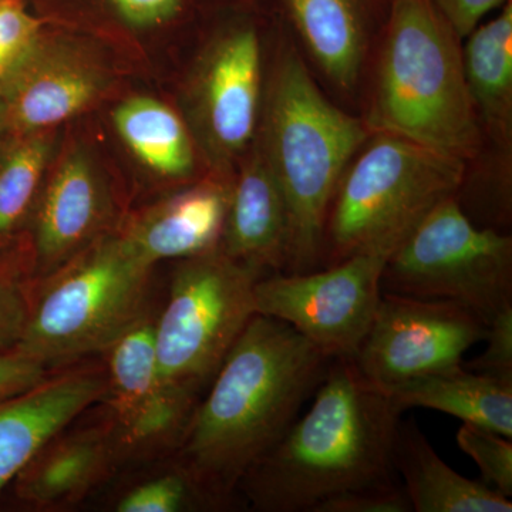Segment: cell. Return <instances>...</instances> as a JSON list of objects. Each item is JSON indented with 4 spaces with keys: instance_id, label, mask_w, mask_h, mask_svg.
I'll use <instances>...</instances> for the list:
<instances>
[{
    "instance_id": "obj_8",
    "label": "cell",
    "mask_w": 512,
    "mask_h": 512,
    "mask_svg": "<svg viewBox=\"0 0 512 512\" xmlns=\"http://www.w3.org/2000/svg\"><path fill=\"white\" fill-rule=\"evenodd\" d=\"M262 276L220 248L178 261L156 315L158 363L167 382L197 390L211 382L256 315Z\"/></svg>"
},
{
    "instance_id": "obj_10",
    "label": "cell",
    "mask_w": 512,
    "mask_h": 512,
    "mask_svg": "<svg viewBox=\"0 0 512 512\" xmlns=\"http://www.w3.org/2000/svg\"><path fill=\"white\" fill-rule=\"evenodd\" d=\"M485 332L483 319L460 303L383 292L352 360L366 380L386 392L463 365Z\"/></svg>"
},
{
    "instance_id": "obj_6",
    "label": "cell",
    "mask_w": 512,
    "mask_h": 512,
    "mask_svg": "<svg viewBox=\"0 0 512 512\" xmlns=\"http://www.w3.org/2000/svg\"><path fill=\"white\" fill-rule=\"evenodd\" d=\"M343 175L325 232L328 265L377 247L397 249L427 212L457 197L461 158L380 133Z\"/></svg>"
},
{
    "instance_id": "obj_12",
    "label": "cell",
    "mask_w": 512,
    "mask_h": 512,
    "mask_svg": "<svg viewBox=\"0 0 512 512\" xmlns=\"http://www.w3.org/2000/svg\"><path fill=\"white\" fill-rule=\"evenodd\" d=\"M116 201L87 151H70L46 178L25 241L33 281L46 278L113 234Z\"/></svg>"
},
{
    "instance_id": "obj_9",
    "label": "cell",
    "mask_w": 512,
    "mask_h": 512,
    "mask_svg": "<svg viewBox=\"0 0 512 512\" xmlns=\"http://www.w3.org/2000/svg\"><path fill=\"white\" fill-rule=\"evenodd\" d=\"M394 251L370 248L323 269L262 276L256 313L288 323L330 360L353 359L375 318Z\"/></svg>"
},
{
    "instance_id": "obj_22",
    "label": "cell",
    "mask_w": 512,
    "mask_h": 512,
    "mask_svg": "<svg viewBox=\"0 0 512 512\" xmlns=\"http://www.w3.org/2000/svg\"><path fill=\"white\" fill-rule=\"evenodd\" d=\"M461 52L464 77L477 113L501 136L511 127L512 110V5L480 23L466 37Z\"/></svg>"
},
{
    "instance_id": "obj_28",
    "label": "cell",
    "mask_w": 512,
    "mask_h": 512,
    "mask_svg": "<svg viewBox=\"0 0 512 512\" xmlns=\"http://www.w3.org/2000/svg\"><path fill=\"white\" fill-rule=\"evenodd\" d=\"M487 349L483 355L464 363V369L512 383V305L488 322L485 332Z\"/></svg>"
},
{
    "instance_id": "obj_14",
    "label": "cell",
    "mask_w": 512,
    "mask_h": 512,
    "mask_svg": "<svg viewBox=\"0 0 512 512\" xmlns=\"http://www.w3.org/2000/svg\"><path fill=\"white\" fill-rule=\"evenodd\" d=\"M10 82L6 119L20 136L52 131L86 110L107 86L103 63L72 43L36 40L18 57Z\"/></svg>"
},
{
    "instance_id": "obj_7",
    "label": "cell",
    "mask_w": 512,
    "mask_h": 512,
    "mask_svg": "<svg viewBox=\"0 0 512 512\" xmlns=\"http://www.w3.org/2000/svg\"><path fill=\"white\" fill-rule=\"evenodd\" d=\"M382 292L460 303L488 325L512 305V238L478 227L456 197L447 198L390 256Z\"/></svg>"
},
{
    "instance_id": "obj_23",
    "label": "cell",
    "mask_w": 512,
    "mask_h": 512,
    "mask_svg": "<svg viewBox=\"0 0 512 512\" xmlns=\"http://www.w3.org/2000/svg\"><path fill=\"white\" fill-rule=\"evenodd\" d=\"M121 140L148 170L168 180L194 173V148L187 127L173 109L151 97H131L113 111Z\"/></svg>"
},
{
    "instance_id": "obj_2",
    "label": "cell",
    "mask_w": 512,
    "mask_h": 512,
    "mask_svg": "<svg viewBox=\"0 0 512 512\" xmlns=\"http://www.w3.org/2000/svg\"><path fill=\"white\" fill-rule=\"evenodd\" d=\"M311 409L249 468L238 488L255 511L313 512L335 495L399 483V410L352 359L330 360Z\"/></svg>"
},
{
    "instance_id": "obj_13",
    "label": "cell",
    "mask_w": 512,
    "mask_h": 512,
    "mask_svg": "<svg viewBox=\"0 0 512 512\" xmlns=\"http://www.w3.org/2000/svg\"><path fill=\"white\" fill-rule=\"evenodd\" d=\"M259 104V37L251 26H238L212 43L194 87L198 130L217 163H229L247 150L258 123Z\"/></svg>"
},
{
    "instance_id": "obj_33",
    "label": "cell",
    "mask_w": 512,
    "mask_h": 512,
    "mask_svg": "<svg viewBox=\"0 0 512 512\" xmlns=\"http://www.w3.org/2000/svg\"><path fill=\"white\" fill-rule=\"evenodd\" d=\"M121 18L136 28H154L174 19L183 0H111Z\"/></svg>"
},
{
    "instance_id": "obj_30",
    "label": "cell",
    "mask_w": 512,
    "mask_h": 512,
    "mask_svg": "<svg viewBox=\"0 0 512 512\" xmlns=\"http://www.w3.org/2000/svg\"><path fill=\"white\" fill-rule=\"evenodd\" d=\"M39 22L18 0H0V72L18 59L37 37Z\"/></svg>"
},
{
    "instance_id": "obj_31",
    "label": "cell",
    "mask_w": 512,
    "mask_h": 512,
    "mask_svg": "<svg viewBox=\"0 0 512 512\" xmlns=\"http://www.w3.org/2000/svg\"><path fill=\"white\" fill-rule=\"evenodd\" d=\"M50 373L42 363L20 355L16 350L0 352V400L32 389Z\"/></svg>"
},
{
    "instance_id": "obj_24",
    "label": "cell",
    "mask_w": 512,
    "mask_h": 512,
    "mask_svg": "<svg viewBox=\"0 0 512 512\" xmlns=\"http://www.w3.org/2000/svg\"><path fill=\"white\" fill-rule=\"evenodd\" d=\"M52 131L20 136L0 158V249L22 241L46 181Z\"/></svg>"
},
{
    "instance_id": "obj_19",
    "label": "cell",
    "mask_w": 512,
    "mask_h": 512,
    "mask_svg": "<svg viewBox=\"0 0 512 512\" xmlns=\"http://www.w3.org/2000/svg\"><path fill=\"white\" fill-rule=\"evenodd\" d=\"M394 468L416 512H511L510 498L458 474L436 453L416 421H400Z\"/></svg>"
},
{
    "instance_id": "obj_20",
    "label": "cell",
    "mask_w": 512,
    "mask_h": 512,
    "mask_svg": "<svg viewBox=\"0 0 512 512\" xmlns=\"http://www.w3.org/2000/svg\"><path fill=\"white\" fill-rule=\"evenodd\" d=\"M286 15L322 72L343 90L355 86L375 0H282Z\"/></svg>"
},
{
    "instance_id": "obj_16",
    "label": "cell",
    "mask_w": 512,
    "mask_h": 512,
    "mask_svg": "<svg viewBox=\"0 0 512 512\" xmlns=\"http://www.w3.org/2000/svg\"><path fill=\"white\" fill-rule=\"evenodd\" d=\"M232 183L207 180L174 192L117 229L148 265L183 261L220 245Z\"/></svg>"
},
{
    "instance_id": "obj_3",
    "label": "cell",
    "mask_w": 512,
    "mask_h": 512,
    "mask_svg": "<svg viewBox=\"0 0 512 512\" xmlns=\"http://www.w3.org/2000/svg\"><path fill=\"white\" fill-rule=\"evenodd\" d=\"M366 137L365 124L330 103L299 53L285 49L272 77L259 147L288 210L286 274L319 269L336 191Z\"/></svg>"
},
{
    "instance_id": "obj_17",
    "label": "cell",
    "mask_w": 512,
    "mask_h": 512,
    "mask_svg": "<svg viewBox=\"0 0 512 512\" xmlns=\"http://www.w3.org/2000/svg\"><path fill=\"white\" fill-rule=\"evenodd\" d=\"M66 429L47 441L13 481V493L20 503L35 510L79 503L121 463L109 420L84 429Z\"/></svg>"
},
{
    "instance_id": "obj_5",
    "label": "cell",
    "mask_w": 512,
    "mask_h": 512,
    "mask_svg": "<svg viewBox=\"0 0 512 512\" xmlns=\"http://www.w3.org/2000/svg\"><path fill=\"white\" fill-rule=\"evenodd\" d=\"M119 231L33 284L28 325L16 348L47 369L103 353L150 309L151 272Z\"/></svg>"
},
{
    "instance_id": "obj_21",
    "label": "cell",
    "mask_w": 512,
    "mask_h": 512,
    "mask_svg": "<svg viewBox=\"0 0 512 512\" xmlns=\"http://www.w3.org/2000/svg\"><path fill=\"white\" fill-rule=\"evenodd\" d=\"M400 413L430 409L512 437V383L480 375L463 365L420 377L384 392Z\"/></svg>"
},
{
    "instance_id": "obj_32",
    "label": "cell",
    "mask_w": 512,
    "mask_h": 512,
    "mask_svg": "<svg viewBox=\"0 0 512 512\" xmlns=\"http://www.w3.org/2000/svg\"><path fill=\"white\" fill-rule=\"evenodd\" d=\"M460 42L507 0H431Z\"/></svg>"
},
{
    "instance_id": "obj_27",
    "label": "cell",
    "mask_w": 512,
    "mask_h": 512,
    "mask_svg": "<svg viewBox=\"0 0 512 512\" xmlns=\"http://www.w3.org/2000/svg\"><path fill=\"white\" fill-rule=\"evenodd\" d=\"M461 451L476 461L483 483L504 497H512V443L508 437L463 423L456 436Z\"/></svg>"
},
{
    "instance_id": "obj_18",
    "label": "cell",
    "mask_w": 512,
    "mask_h": 512,
    "mask_svg": "<svg viewBox=\"0 0 512 512\" xmlns=\"http://www.w3.org/2000/svg\"><path fill=\"white\" fill-rule=\"evenodd\" d=\"M289 238L284 195L261 147H256L232 181L218 248L234 261L262 274H278L288 268Z\"/></svg>"
},
{
    "instance_id": "obj_1",
    "label": "cell",
    "mask_w": 512,
    "mask_h": 512,
    "mask_svg": "<svg viewBox=\"0 0 512 512\" xmlns=\"http://www.w3.org/2000/svg\"><path fill=\"white\" fill-rule=\"evenodd\" d=\"M329 363L291 325L256 313L198 400L178 460L231 504L241 478L295 423Z\"/></svg>"
},
{
    "instance_id": "obj_25",
    "label": "cell",
    "mask_w": 512,
    "mask_h": 512,
    "mask_svg": "<svg viewBox=\"0 0 512 512\" xmlns=\"http://www.w3.org/2000/svg\"><path fill=\"white\" fill-rule=\"evenodd\" d=\"M227 503L200 478L185 466L175 461L160 473L128 485L114 501V510L119 512H181L221 510Z\"/></svg>"
},
{
    "instance_id": "obj_29",
    "label": "cell",
    "mask_w": 512,
    "mask_h": 512,
    "mask_svg": "<svg viewBox=\"0 0 512 512\" xmlns=\"http://www.w3.org/2000/svg\"><path fill=\"white\" fill-rule=\"evenodd\" d=\"M403 485L393 483L359 488L322 501L313 512H412Z\"/></svg>"
},
{
    "instance_id": "obj_11",
    "label": "cell",
    "mask_w": 512,
    "mask_h": 512,
    "mask_svg": "<svg viewBox=\"0 0 512 512\" xmlns=\"http://www.w3.org/2000/svg\"><path fill=\"white\" fill-rule=\"evenodd\" d=\"M111 429L124 458L151 456L183 434L195 393L161 376L156 313L148 309L104 350Z\"/></svg>"
},
{
    "instance_id": "obj_26",
    "label": "cell",
    "mask_w": 512,
    "mask_h": 512,
    "mask_svg": "<svg viewBox=\"0 0 512 512\" xmlns=\"http://www.w3.org/2000/svg\"><path fill=\"white\" fill-rule=\"evenodd\" d=\"M33 284L25 241L0 249V352L15 350L22 340Z\"/></svg>"
},
{
    "instance_id": "obj_15",
    "label": "cell",
    "mask_w": 512,
    "mask_h": 512,
    "mask_svg": "<svg viewBox=\"0 0 512 512\" xmlns=\"http://www.w3.org/2000/svg\"><path fill=\"white\" fill-rule=\"evenodd\" d=\"M104 396V370L80 366L50 373L32 389L0 400V493L47 441Z\"/></svg>"
},
{
    "instance_id": "obj_4",
    "label": "cell",
    "mask_w": 512,
    "mask_h": 512,
    "mask_svg": "<svg viewBox=\"0 0 512 512\" xmlns=\"http://www.w3.org/2000/svg\"><path fill=\"white\" fill-rule=\"evenodd\" d=\"M460 45L431 0H392L370 127L464 161L476 156L480 128Z\"/></svg>"
}]
</instances>
